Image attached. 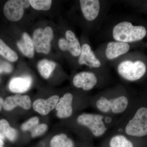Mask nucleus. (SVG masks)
I'll return each mask as SVG.
<instances>
[{
  "mask_svg": "<svg viewBox=\"0 0 147 147\" xmlns=\"http://www.w3.org/2000/svg\"><path fill=\"white\" fill-rule=\"evenodd\" d=\"M30 5L28 0H10L5 5L4 13L9 21H17L24 16V9L28 8Z\"/></svg>",
  "mask_w": 147,
  "mask_h": 147,
  "instance_id": "0eeeda50",
  "label": "nucleus"
},
{
  "mask_svg": "<svg viewBox=\"0 0 147 147\" xmlns=\"http://www.w3.org/2000/svg\"><path fill=\"white\" fill-rule=\"evenodd\" d=\"M59 99V96L58 95L53 96L46 100L37 99L33 103V107L40 115H46L56 108Z\"/></svg>",
  "mask_w": 147,
  "mask_h": 147,
  "instance_id": "f8f14e48",
  "label": "nucleus"
},
{
  "mask_svg": "<svg viewBox=\"0 0 147 147\" xmlns=\"http://www.w3.org/2000/svg\"><path fill=\"white\" fill-rule=\"evenodd\" d=\"M50 147H75V143L65 133L55 135L50 142Z\"/></svg>",
  "mask_w": 147,
  "mask_h": 147,
  "instance_id": "6ab92c4d",
  "label": "nucleus"
},
{
  "mask_svg": "<svg viewBox=\"0 0 147 147\" xmlns=\"http://www.w3.org/2000/svg\"><path fill=\"white\" fill-rule=\"evenodd\" d=\"M47 126L45 124L37 125L31 130L32 137L34 138L44 134L47 130Z\"/></svg>",
  "mask_w": 147,
  "mask_h": 147,
  "instance_id": "393cba45",
  "label": "nucleus"
},
{
  "mask_svg": "<svg viewBox=\"0 0 147 147\" xmlns=\"http://www.w3.org/2000/svg\"><path fill=\"white\" fill-rule=\"evenodd\" d=\"M129 45L125 42H109L105 50L106 57L109 60L115 59L128 52Z\"/></svg>",
  "mask_w": 147,
  "mask_h": 147,
  "instance_id": "dca6fc26",
  "label": "nucleus"
},
{
  "mask_svg": "<svg viewBox=\"0 0 147 147\" xmlns=\"http://www.w3.org/2000/svg\"><path fill=\"white\" fill-rule=\"evenodd\" d=\"M130 100L125 92H104L91 97L90 105L98 113L120 118L130 107Z\"/></svg>",
  "mask_w": 147,
  "mask_h": 147,
  "instance_id": "f03ea898",
  "label": "nucleus"
},
{
  "mask_svg": "<svg viewBox=\"0 0 147 147\" xmlns=\"http://www.w3.org/2000/svg\"><path fill=\"white\" fill-rule=\"evenodd\" d=\"M12 70V66L5 62H0V73H9Z\"/></svg>",
  "mask_w": 147,
  "mask_h": 147,
  "instance_id": "a878e982",
  "label": "nucleus"
},
{
  "mask_svg": "<svg viewBox=\"0 0 147 147\" xmlns=\"http://www.w3.org/2000/svg\"><path fill=\"white\" fill-rule=\"evenodd\" d=\"M84 147H95L93 142L85 141Z\"/></svg>",
  "mask_w": 147,
  "mask_h": 147,
  "instance_id": "bb28decb",
  "label": "nucleus"
},
{
  "mask_svg": "<svg viewBox=\"0 0 147 147\" xmlns=\"http://www.w3.org/2000/svg\"><path fill=\"white\" fill-rule=\"evenodd\" d=\"M5 137L3 134L0 133V146H3L4 144V141L5 140Z\"/></svg>",
  "mask_w": 147,
  "mask_h": 147,
  "instance_id": "cd10ccee",
  "label": "nucleus"
},
{
  "mask_svg": "<svg viewBox=\"0 0 147 147\" xmlns=\"http://www.w3.org/2000/svg\"><path fill=\"white\" fill-rule=\"evenodd\" d=\"M80 5L83 15L88 21H92L99 14L100 5L98 0H81Z\"/></svg>",
  "mask_w": 147,
  "mask_h": 147,
  "instance_id": "ddd939ff",
  "label": "nucleus"
},
{
  "mask_svg": "<svg viewBox=\"0 0 147 147\" xmlns=\"http://www.w3.org/2000/svg\"><path fill=\"white\" fill-rule=\"evenodd\" d=\"M102 147H135L134 143L123 134L110 133L102 143Z\"/></svg>",
  "mask_w": 147,
  "mask_h": 147,
  "instance_id": "2eb2a0df",
  "label": "nucleus"
},
{
  "mask_svg": "<svg viewBox=\"0 0 147 147\" xmlns=\"http://www.w3.org/2000/svg\"><path fill=\"white\" fill-rule=\"evenodd\" d=\"M74 100L73 95L70 92L66 93L59 98L56 107L59 118H68L73 115Z\"/></svg>",
  "mask_w": 147,
  "mask_h": 147,
  "instance_id": "1a4fd4ad",
  "label": "nucleus"
},
{
  "mask_svg": "<svg viewBox=\"0 0 147 147\" xmlns=\"http://www.w3.org/2000/svg\"><path fill=\"white\" fill-rule=\"evenodd\" d=\"M111 133L123 134L131 138H142L147 136V108L142 106L133 114L128 110L121 117Z\"/></svg>",
  "mask_w": 147,
  "mask_h": 147,
  "instance_id": "7ed1b4c3",
  "label": "nucleus"
},
{
  "mask_svg": "<svg viewBox=\"0 0 147 147\" xmlns=\"http://www.w3.org/2000/svg\"><path fill=\"white\" fill-rule=\"evenodd\" d=\"M38 118L36 117H33L29 119L28 120L24 123L21 126V129L24 131L32 130L38 125Z\"/></svg>",
  "mask_w": 147,
  "mask_h": 147,
  "instance_id": "b1692460",
  "label": "nucleus"
},
{
  "mask_svg": "<svg viewBox=\"0 0 147 147\" xmlns=\"http://www.w3.org/2000/svg\"><path fill=\"white\" fill-rule=\"evenodd\" d=\"M72 83L76 88L82 89L85 91H88L96 86L98 83V79L93 72L82 71L74 76Z\"/></svg>",
  "mask_w": 147,
  "mask_h": 147,
  "instance_id": "6e6552de",
  "label": "nucleus"
},
{
  "mask_svg": "<svg viewBox=\"0 0 147 147\" xmlns=\"http://www.w3.org/2000/svg\"><path fill=\"white\" fill-rule=\"evenodd\" d=\"M79 63L80 65H86L90 68H98L101 65L100 62L96 57L94 53L88 44H84L81 47Z\"/></svg>",
  "mask_w": 147,
  "mask_h": 147,
  "instance_id": "4468645a",
  "label": "nucleus"
},
{
  "mask_svg": "<svg viewBox=\"0 0 147 147\" xmlns=\"http://www.w3.org/2000/svg\"><path fill=\"white\" fill-rule=\"evenodd\" d=\"M146 70V65L141 61L133 62L130 61H125L119 65L118 72L125 80L134 82L142 78Z\"/></svg>",
  "mask_w": 147,
  "mask_h": 147,
  "instance_id": "39448f33",
  "label": "nucleus"
},
{
  "mask_svg": "<svg viewBox=\"0 0 147 147\" xmlns=\"http://www.w3.org/2000/svg\"><path fill=\"white\" fill-rule=\"evenodd\" d=\"M0 55L11 62L16 61L18 59V56L16 52L11 50L1 39H0Z\"/></svg>",
  "mask_w": 147,
  "mask_h": 147,
  "instance_id": "4be33fe9",
  "label": "nucleus"
},
{
  "mask_svg": "<svg viewBox=\"0 0 147 147\" xmlns=\"http://www.w3.org/2000/svg\"><path fill=\"white\" fill-rule=\"evenodd\" d=\"M56 66V63L55 62L46 59L40 61L38 64L39 73L45 79L49 78Z\"/></svg>",
  "mask_w": 147,
  "mask_h": 147,
  "instance_id": "aec40b11",
  "label": "nucleus"
},
{
  "mask_svg": "<svg viewBox=\"0 0 147 147\" xmlns=\"http://www.w3.org/2000/svg\"><path fill=\"white\" fill-rule=\"evenodd\" d=\"M65 38L66 39L61 38L59 40V45L61 50L69 51L74 57L79 56L81 54V45L74 33L67 30L65 32Z\"/></svg>",
  "mask_w": 147,
  "mask_h": 147,
  "instance_id": "9d476101",
  "label": "nucleus"
},
{
  "mask_svg": "<svg viewBox=\"0 0 147 147\" xmlns=\"http://www.w3.org/2000/svg\"><path fill=\"white\" fill-rule=\"evenodd\" d=\"M0 133L11 142H14L17 137V133L16 129L11 127L8 121L4 119L0 120Z\"/></svg>",
  "mask_w": 147,
  "mask_h": 147,
  "instance_id": "412c9836",
  "label": "nucleus"
},
{
  "mask_svg": "<svg viewBox=\"0 0 147 147\" xmlns=\"http://www.w3.org/2000/svg\"><path fill=\"white\" fill-rule=\"evenodd\" d=\"M4 100L2 98H0V111L1 110L3 105Z\"/></svg>",
  "mask_w": 147,
  "mask_h": 147,
  "instance_id": "c85d7f7f",
  "label": "nucleus"
},
{
  "mask_svg": "<svg viewBox=\"0 0 147 147\" xmlns=\"http://www.w3.org/2000/svg\"><path fill=\"white\" fill-rule=\"evenodd\" d=\"M53 37V30L50 27L36 30L34 32L33 41L36 52L45 54L49 53L51 49L50 42Z\"/></svg>",
  "mask_w": 147,
  "mask_h": 147,
  "instance_id": "423d86ee",
  "label": "nucleus"
},
{
  "mask_svg": "<svg viewBox=\"0 0 147 147\" xmlns=\"http://www.w3.org/2000/svg\"><path fill=\"white\" fill-rule=\"evenodd\" d=\"M17 46L23 55L28 57H33L34 53V45L31 38L27 33L22 35V38L17 43Z\"/></svg>",
  "mask_w": 147,
  "mask_h": 147,
  "instance_id": "a211bd4d",
  "label": "nucleus"
},
{
  "mask_svg": "<svg viewBox=\"0 0 147 147\" xmlns=\"http://www.w3.org/2000/svg\"><path fill=\"white\" fill-rule=\"evenodd\" d=\"M0 147H4L3 146H0Z\"/></svg>",
  "mask_w": 147,
  "mask_h": 147,
  "instance_id": "c756f323",
  "label": "nucleus"
},
{
  "mask_svg": "<svg viewBox=\"0 0 147 147\" xmlns=\"http://www.w3.org/2000/svg\"><path fill=\"white\" fill-rule=\"evenodd\" d=\"M31 105V100L28 96L16 94L7 98L4 101L3 107L5 110L10 111L17 106H20L25 110H29Z\"/></svg>",
  "mask_w": 147,
  "mask_h": 147,
  "instance_id": "9b49d317",
  "label": "nucleus"
},
{
  "mask_svg": "<svg viewBox=\"0 0 147 147\" xmlns=\"http://www.w3.org/2000/svg\"><path fill=\"white\" fill-rule=\"evenodd\" d=\"M147 31L142 26H133L130 22L123 21L116 25L113 29L114 39L119 42H133L143 39Z\"/></svg>",
  "mask_w": 147,
  "mask_h": 147,
  "instance_id": "20e7f679",
  "label": "nucleus"
},
{
  "mask_svg": "<svg viewBox=\"0 0 147 147\" xmlns=\"http://www.w3.org/2000/svg\"><path fill=\"white\" fill-rule=\"evenodd\" d=\"M30 4L36 10H48L52 5L51 0H30Z\"/></svg>",
  "mask_w": 147,
  "mask_h": 147,
  "instance_id": "5701e85b",
  "label": "nucleus"
},
{
  "mask_svg": "<svg viewBox=\"0 0 147 147\" xmlns=\"http://www.w3.org/2000/svg\"><path fill=\"white\" fill-rule=\"evenodd\" d=\"M120 118L98 113H85L77 116L76 121L85 130V141L93 142V139L103 137L113 129Z\"/></svg>",
  "mask_w": 147,
  "mask_h": 147,
  "instance_id": "f257e3e1",
  "label": "nucleus"
},
{
  "mask_svg": "<svg viewBox=\"0 0 147 147\" xmlns=\"http://www.w3.org/2000/svg\"><path fill=\"white\" fill-rule=\"evenodd\" d=\"M30 76H26L21 77H15L9 82V89L11 91L16 93L25 92L29 89L32 84Z\"/></svg>",
  "mask_w": 147,
  "mask_h": 147,
  "instance_id": "f3484780",
  "label": "nucleus"
}]
</instances>
